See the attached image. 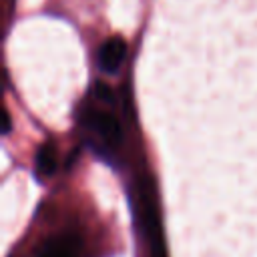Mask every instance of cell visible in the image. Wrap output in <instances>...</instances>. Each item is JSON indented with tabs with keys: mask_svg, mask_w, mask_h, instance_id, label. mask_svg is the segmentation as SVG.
Instances as JSON below:
<instances>
[{
	"mask_svg": "<svg viewBox=\"0 0 257 257\" xmlns=\"http://www.w3.org/2000/svg\"><path fill=\"white\" fill-rule=\"evenodd\" d=\"M84 245L78 233L62 231L44 239L34 257H82Z\"/></svg>",
	"mask_w": 257,
	"mask_h": 257,
	"instance_id": "cell-1",
	"label": "cell"
},
{
	"mask_svg": "<svg viewBox=\"0 0 257 257\" xmlns=\"http://www.w3.org/2000/svg\"><path fill=\"white\" fill-rule=\"evenodd\" d=\"M90 126L110 145L118 147L120 145V126L114 114L110 112H92L90 114Z\"/></svg>",
	"mask_w": 257,
	"mask_h": 257,
	"instance_id": "cell-3",
	"label": "cell"
},
{
	"mask_svg": "<svg viewBox=\"0 0 257 257\" xmlns=\"http://www.w3.org/2000/svg\"><path fill=\"white\" fill-rule=\"evenodd\" d=\"M126 56V42L120 36L108 38L98 50V64L106 72H114Z\"/></svg>",
	"mask_w": 257,
	"mask_h": 257,
	"instance_id": "cell-2",
	"label": "cell"
},
{
	"mask_svg": "<svg viewBox=\"0 0 257 257\" xmlns=\"http://www.w3.org/2000/svg\"><path fill=\"white\" fill-rule=\"evenodd\" d=\"M56 163H58V157H56V147L52 143H44L38 151H36V157H34V167H36V175L40 179H46V177H52V173L56 171Z\"/></svg>",
	"mask_w": 257,
	"mask_h": 257,
	"instance_id": "cell-4",
	"label": "cell"
}]
</instances>
